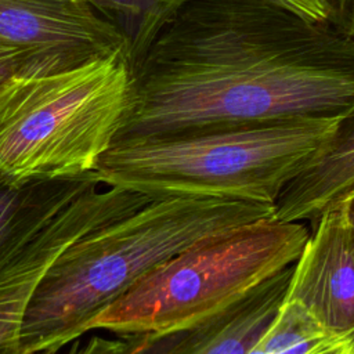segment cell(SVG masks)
<instances>
[{"mask_svg":"<svg viewBox=\"0 0 354 354\" xmlns=\"http://www.w3.org/2000/svg\"><path fill=\"white\" fill-rule=\"evenodd\" d=\"M115 138L354 112V37L275 0H184L129 44Z\"/></svg>","mask_w":354,"mask_h":354,"instance_id":"obj_1","label":"cell"},{"mask_svg":"<svg viewBox=\"0 0 354 354\" xmlns=\"http://www.w3.org/2000/svg\"><path fill=\"white\" fill-rule=\"evenodd\" d=\"M274 216V206L235 198L159 196L65 248L37 282L22 324V350H61L138 279L180 252Z\"/></svg>","mask_w":354,"mask_h":354,"instance_id":"obj_2","label":"cell"},{"mask_svg":"<svg viewBox=\"0 0 354 354\" xmlns=\"http://www.w3.org/2000/svg\"><path fill=\"white\" fill-rule=\"evenodd\" d=\"M346 116H299L118 140L91 176L152 196H218L274 206Z\"/></svg>","mask_w":354,"mask_h":354,"instance_id":"obj_3","label":"cell"},{"mask_svg":"<svg viewBox=\"0 0 354 354\" xmlns=\"http://www.w3.org/2000/svg\"><path fill=\"white\" fill-rule=\"evenodd\" d=\"M129 48L0 83V177L12 184L93 173L130 104Z\"/></svg>","mask_w":354,"mask_h":354,"instance_id":"obj_4","label":"cell"},{"mask_svg":"<svg viewBox=\"0 0 354 354\" xmlns=\"http://www.w3.org/2000/svg\"><path fill=\"white\" fill-rule=\"evenodd\" d=\"M300 221L260 218L213 235L155 267L88 322L119 336L170 333L234 306L300 256Z\"/></svg>","mask_w":354,"mask_h":354,"instance_id":"obj_5","label":"cell"},{"mask_svg":"<svg viewBox=\"0 0 354 354\" xmlns=\"http://www.w3.org/2000/svg\"><path fill=\"white\" fill-rule=\"evenodd\" d=\"M149 196L94 185L64 206L0 260V354H24L22 324L30 296L58 254L88 231L130 214Z\"/></svg>","mask_w":354,"mask_h":354,"instance_id":"obj_6","label":"cell"},{"mask_svg":"<svg viewBox=\"0 0 354 354\" xmlns=\"http://www.w3.org/2000/svg\"><path fill=\"white\" fill-rule=\"evenodd\" d=\"M0 39L21 50L22 75H47L129 48L87 0H0Z\"/></svg>","mask_w":354,"mask_h":354,"instance_id":"obj_7","label":"cell"},{"mask_svg":"<svg viewBox=\"0 0 354 354\" xmlns=\"http://www.w3.org/2000/svg\"><path fill=\"white\" fill-rule=\"evenodd\" d=\"M310 224L285 300L300 306L328 333L354 336V228L347 203Z\"/></svg>","mask_w":354,"mask_h":354,"instance_id":"obj_8","label":"cell"},{"mask_svg":"<svg viewBox=\"0 0 354 354\" xmlns=\"http://www.w3.org/2000/svg\"><path fill=\"white\" fill-rule=\"evenodd\" d=\"M354 196V112L347 115L322 152L281 191L274 217L313 223Z\"/></svg>","mask_w":354,"mask_h":354,"instance_id":"obj_9","label":"cell"},{"mask_svg":"<svg viewBox=\"0 0 354 354\" xmlns=\"http://www.w3.org/2000/svg\"><path fill=\"white\" fill-rule=\"evenodd\" d=\"M293 264L264 281L234 306L188 328L176 354H249L281 310Z\"/></svg>","mask_w":354,"mask_h":354,"instance_id":"obj_10","label":"cell"},{"mask_svg":"<svg viewBox=\"0 0 354 354\" xmlns=\"http://www.w3.org/2000/svg\"><path fill=\"white\" fill-rule=\"evenodd\" d=\"M98 184L91 173L24 184H12L0 177V260L64 206Z\"/></svg>","mask_w":354,"mask_h":354,"instance_id":"obj_11","label":"cell"},{"mask_svg":"<svg viewBox=\"0 0 354 354\" xmlns=\"http://www.w3.org/2000/svg\"><path fill=\"white\" fill-rule=\"evenodd\" d=\"M113 22L129 44L148 33L167 12L184 0H87Z\"/></svg>","mask_w":354,"mask_h":354,"instance_id":"obj_12","label":"cell"},{"mask_svg":"<svg viewBox=\"0 0 354 354\" xmlns=\"http://www.w3.org/2000/svg\"><path fill=\"white\" fill-rule=\"evenodd\" d=\"M133 336H120V337H104V336H91L86 342L76 339L69 343V347L65 354H124L130 347ZM32 354H59V350H41Z\"/></svg>","mask_w":354,"mask_h":354,"instance_id":"obj_13","label":"cell"},{"mask_svg":"<svg viewBox=\"0 0 354 354\" xmlns=\"http://www.w3.org/2000/svg\"><path fill=\"white\" fill-rule=\"evenodd\" d=\"M283 7L289 8L295 14L300 15L301 18L317 22V24H324L329 22L330 17V10L329 4L326 0H275Z\"/></svg>","mask_w":354,"mask_h":354,"instance_id":"obj_14","label":"cell"},{"mask_svg":"<svg viewBox=\"0 0 354 354\" xmlns=\"http://www.w3.org/2000/svg\"><path fill=\"white\" fill-rule=\"evenodd\" d=\"M25 59L19 48L0 39V83L14 73H22Z\"/></svg>","mask_w":354,"mask_h":354,"instance_id":"obj_15","label":"cell"},{"mask_svg":"<svg viewBox=\"0 0 354 354\" xmlns=\"http://www.w3.org/2000/svg\"><path fill=\"white\" fill-rule=\"evenodd\" d=\"M330 10L329 22L354 37V0H326Z\"/></svg>","mask_w":354,"mask_h":354,"instance_id":"obj_16","label":"cell"},{"mask_svg":"<svg viewBox=\"0 0 354 354\" xmlns=\"http://www.w3.org/2000/svg\"><path fill=\"white\" fill-rule=\"evenodd\" d=\"M310 354H354V336H333Z\"/></svg>","mask_w":354,"mask_h":354,"instance_id":"obj_17","label":"cell"},{"mask_svg":"<svg viewBox=\"0 0 354 354\" xmlns=\"http://www.w3.org/2000/svg\"><path fill=\"white\" fill-rule=\"evenodd\" d=\"M347 214H348V218H350V223L354 228V196L347 202Z\"/></svg>","mask_w":354,"mask_h":354,"instance_id":"obj_18","label":"cell"}]
</instances>
